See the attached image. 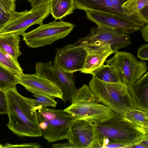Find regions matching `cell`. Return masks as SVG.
<instances>
[{
  "label": "cell",
  "instance_id": "obj_11",
  "mask_svg": "<svg viewBox=\"0 0 148 148\" xmlns=\"http://www.w3.org/2000/svg\"><path fill=\"white\" fill-rule=\"evenodd\" d=\"M76 42L80 45L109 44L114 54L119 49L128 47L131 43L129 34L98 25L92 28L87 36Z\"/></svg>",
  "mask_w": 148,
  "mask_h": 148
},
{
  "label": "cell",
  "instance_id": "obj_10",
  "mask_svg": "<svg viewBox=\"0 0 148 148\" xmlns=\"http://www.w3.org/2000/svg\"><path fill=\"white\" fill-rule=\"evenodd\" d=\"M36 74L54 83L63 92L62 100L69 101L71 97L77 89L75 85L73 73L65 72L55 67L49 61L37 62L35 64Z\"/></svg>",
  "mask_w": 148,
  "mask_h": 148
},
{
  "label": "cell",
  "instance_id": "obj_28",
  "mask_svg": "<svg viewBox=\"0 0 148 148\" xmlns=\"http://www.w3.org/2000/svg\"><path fill=\"white\" fill-rule=\"evenodd\" d=\"M16 147L25 148H40L42 147V146L39 144L36 143H31L18 145H14L7 144L4 146H3V148Z\"/></svg>",
  "mask_w": 148,
  "mask_h": 148
},
{
  "label": "cell",
  "instance_id": "obj_29",
  "mask_svg": "<svg viewBox=\"0 0 148 148\" xmlns=\"http://www.w3.org/2000/svg\"><path fill=\"white\" fill-rule=\"evenodd\" d=\"M51 0H27L32 8H35L49 3Z\"/></svg>",
  "mask_w": 148,
  "mask_h": 148
},
{
  "label": "cell",
  "instance_id": "obj_16",
  "mask_svg": "<svg viewBox=\"0 0 148 148\" xmlns=\"http://www.w3.org/2000/svg\"><path fill=\"white\" fill-rule=\"evenodd\" d=\"M80 45L87 52L85 63L80 71L81 73L85 74L92 75L104 64L108 57L113 53L109 44L92 43Z\"/></svg>",
  "mask_w": 148,
  "mask_h": 148
},
{
  "label": "cell",
  "instance_id": "obj_34",
  "mask_svg": "<svg viewBox=\"0 0 148 148\" xmlns=\"http://www.w3.org/2000/svg\"><path fill=\"white\" fill-rule=\"evenodd\" d=\"M137 1L138 8L140 11L148 6V0H137Z\"/></svg>",
  "mask_w": 148,
  "mask_h": 148
},
{
  "label": "cell",
  "instance_id": "obj_7",
  "mask_svg": "<svg viewBox=\"0 0 148 148\" xmlns=\"http://www.w3.org/2000/svg\"><path fill=\"white\" fill-rule=\"evenodd\" d=\"M50 13L49 3L35 8L29 11L15 10L9 12L8 20L0 29V36L17 35L23 36L31 26L42 24Z\"/></svg>",
  "mask_w": 148,
  "mask_h": 148
},
{
  "label": "cell",
  "instance_id": "obj_24",
  "mask_svg": "<svg viewBox=\"0 0 148 148\" xmlns=\"http://www.w3.org/2000/svg\"><path fill=\"white\" fill-rule=\"evenodd\" d=\"M93 76L107 82H119L118 79L108 64H104L92 75Z\"/></svg>",
  "mask_w": 148,
  "mask_h": 148
},
{
  "label": "cell",
  "instance_id": "obj_20",
  "mask_svg": "<svg viewBox=\"0 0 148 148\" xmlns=\"http://www.w3.org/2000/svg\"><path fill=\"white\" fill-rule=\"evenodd\" d=\"M123 116L139 127L143 135L148 134V111L134 109Z\"/></svg>",
  "mask_w": 148,
  "mask_h": 148
},
{
  "label": "cell",
  "instance_id": "obj_21",
  "mask_svg": "<svg viewBox=\"0 0 148 148\" xmlns=\"http://www.w3.org/2000/svg\"><path fill=\"white\" fill-rule=\"evenodd\" d=\"M18 79L14 73L0 65V90L4 92L16 87Z\"/></svg>",
  "mask_w": 148,
  "mask_h": 148
},
{
  "label": "cell",
  "instance_id": "obj_4",
  "mask_svg": "<svg viewBox=\"0 0 148 148\" xmlns=\"http://www.w3.org/2000/svg\"><path fill=\"white\" fill-rule=\"evenodd\" d=\"M69 102L71 105L64 110L75 119L101 122L116 115L110 108L97 102L88 86L86 84L77 89Z\"/></svg>",
  "mask_w": 148,
  "mask_h": 148
},
{
  "label": "cell",
  "instance_id": "obj_32",
  "mask_svg": "<svg viewBox=\"0 0 148 148\" xmlns=\"http://www.w3.org/2000/svg\"><path fill=\"white\" fill-rule=\"evenodd\" d=\"M142 33V37L146 42H148V23L139 29Z\"/></svg>",
  "mask_w": 148,
  "mask_h": 148
},
{
  "label": "cell",
  "instance_id": "obj_30",
  "mask_svg": "<svg viewBox=\"0 0 148 148\" xmlns=\"http://www.w3.org/2000/svg\"><path fill=\"white\" fill-rule=\"evenodd\" d=\"M9 17V13L7 14L0 10V29L6 23Z\"/></svg>",
  "mask_w": 148,
  "mask_h": 148
},
{
  "label": "cell",
  "instance_id": "obj_26",
  "mask_svg": "<svg viewBox=\"0 0 148 148\" xmlns=\"http://www.w3.org/2000/svg\"><path fill=\"white\" fill-rule=\"evenodd\" d=\"M8 114V102L5 92L0 90V114Z\"/></svg>",
  "mask_w": 148,
  "mask_h": 148
},
{
  "label": "cell",
  "instance_id": "obj_35",
  "mask_svg": "<svg viewBox=\"0 0 148 148\" xmlns=\"http://www.w3.org/2000/svg\"><path fill=\"white\" fill-rule=\"evenodd\" d=\"M131 148H148V147L145 146L144 145L139 144H138L133 145L131 147Z\"/></svg>",
  "mask_w": 148,
  "mask_h": 148
},
{
  "label": "cell",
  "instance_id": "obj_19",
  "mask_svg": "<svg viewBox=\"0 0 148 148\" xmlns=\"http://www.w3.org/2000/svg\"><path fill=\"white\" fill-rule=\"evenodd\" d=\"M20 37L17 35L0 36V48L17 60L21 54L19 49Z\"/></svg>",
  "mask_w": 148,
  "mask_h": 148
},
{
  "label": "cell",
  "instance_id": "obj_17",
  "mask_svg": "<svg viewBox=\"0 0 148 148\" xmlns=\"http://www.w3.org/2000/svg\"><path fill=\"white\" fill-rule=\"evenodd\" d=\"M127 88L135 108L148 111V72L134 85Z\"/></svg>",
  "mask_w": 148,
  "mask_h": 148
},
{
  "label": "cell",
  "instance_id": "obj_18",
  "mask_svg": "<svg viewBox=\"0 0 148 148\" xmlns=\"http://www.w3.org/2000/svg\"><path fill=\"white\" fill-rule=\"evenodd\" d=\"M49 4L50 13L55 20L72 14L76 8L74 0H51Z\"/></svg>",
  "mask_w": 148,
  "mask_h": 148
},
{
  "label": "cell",
  "instance_id": "obj_13",
  "mask_svg": "<svg viewBox=\"0 0 148 148\" xmlns=\"http://www.w3.org/2000/svg\"><path fill=\"white\" fill-rule=\"evenodd\" d=\"M129 0H74L76 8L110 13L127 18L145 20L141 14H132L122 7Z\"/></svg>",
  "mask_w": 148,
  "mask_h": 148
},
{
  "label": "cell",
  "instance_id": "obj_37",
  "mask_svg": "<svg viewBox=\"0 0 148 148\" xmlns=\"http://www.w3.org/2000/svg\"><path fill=\"white\" fill-rule=\"evenodd\" d=\"M3 148V145H2L1 144H0V148Z\"/></svg>",
  "mask_w": 148,
  "mask_h": 148
},
{
  "label": "cell",
  "instance_id": "obj_14",
  "mask_svg": "<svg viewBox=\"0 0 148 148\" xmlns=\"http://www.w3.org/2000/svg\"><path fill=\"white\" fill-rule=\"evenodd\" d=\"M18 84L27 90L42 93L63 99V92L59 86L53 82L36 75L23 74L17 76Z\"/></svg>",
  "mask_w": 148,
  "mask_h": 148
},
{
  "label": "cell",
  "instance_id": "obj_5",
  "mask_svg": "<svg viewBox=\"0 0 148 148\" xmlns=\"http://www.w3.org/2000/svg\"><path fill=\"white\" fill-rule=\"evenodd\" d=\"M39 126L43 138L52 143L67 139L72 121L75 119L64 110L36 106Z\"/></svg>",
  "mask_w": 148,
  "mask_h": 148
},
{
  "label": "cell",
  "instance_id": "obj_27",
  "mask_svg": "<svg viewBox=\"0 0 148 148\" xmlns=\"http://www.w3.org/2000/svg\"><path fill=\"white\" fill-rule=\"evenodd\" d=\"M137 58L143 60H148V44L142 45L138 49Z\"/></svg>",
  "mask_w": 148,
  "mask_h": 148
},
{
  "label": "cell",
  "instance_id": "obj_2",
  "mask_svg": "<svg viewBox=\"0 0 148 148\" xmlns=\"http://www.w3.org/2000/svg\"><path fill=\"white\" fill-rule=\"evenodd\" d=\"M94 140L92 148H102L103 140L106 138L110 142L119 143L129 148L139 144L143 139L140 128L122 116L116 115L107 120L91 121Z\"/></svg>",
  "mask_w": 148,
  "mask_h": 148
},
{
  "label": "cell",
  "instance_id": "obj_12",
  "mask_svg": "<svg viewBox=\"0 0 148 148\" xmlns=\"http://www.w3.org/2000/svg\"><path fill=\"white\" fill-rule=\"evenodd\" d=\"M87 52L81 45L76 42L56 49L53 61V65L63 71L74 73L83 69Z\"/></svg>",
  "mask_w": 148,
  "mask_h": 148
},
{
  "label": "cell",
  "instance_id": "obj_33",
  "mask_svg": "<svg viewBox=\"0 0 148 148\" xmlns=\"http://www.w3.org/2000/svg\"><path fill=\"white\" fill-rule=\"evenodd\" d=\"M104 148H129L125 145L115 142H110L106 145Z\"/></svg>",
  "mask_w": 148,
  "mask_h": 148
},
{
  "label": "cell",
  "instance_id": "obj_31",
  "mask_svg": "<svg viewBox=\"0 0 148 148\" xmlns=\"http://www.w3.org/2000/svg\"><path fill=\"white\" fill-rule=\"evenodd\" d=\"M52 146L56 148H77V147L73 144L69 142L66 143H58L53 144Z\"/></svg>",
  "mask_w": 148,
  "mask_h": 148
},
{
  "label": "cell",
  "instance_id": "obj_23",
  "mask_svg": "<svg viewBox=\"0 0 148 148\" xmlns=\"http://www.w3.org/2000/svg\"><path fill=\"white\" fill-rule=\"evenodd\" d=\"M33 95L35 99L29 98L32 104L35 106L41 105L46 107H56L58 101L55 99V97L42 93L32 92Z\"/></svg>",
  "mask_w": 148,
  "mask_h": 148
},
{
  "label": "cell",
  "instance_id": "obj_3",
  "mask_svg": "<svg viewBox=\"0 0 148 148\" xmlns=\"http://www.w3.org/2000/svg\"><path fill=\"white\" fill-rule=\"evenodd\" d=\"M88 86L97 102L124 116L135 109L127 87L120 82H109L92 76Z\"/></svg>",
  "mask_w": 148,
  "mask_h": 148
},
{
  "label": "cell",
  "instance_id": "obj_36",
  "mask_svg": "<svg viewBox=\"0 0 148 148\" xmlns=\"http://www.w3.org/2000/svg\"><path fill=\"white\" fill-rule=\"evenodd\" d=\"M14 4H15V3L16 1V0H10Z\"/></svg>",
  "mask_w": 148,
  "mask_h": 148
},
{
  "label": "cell",
  "instance_id": "obj_6",
  "mask_svg": "<svg viewBox=\"0 0 148 148\" xmlns=\"http://www.w3.org/2000/svg\"><path fill=\"white\" fill-rule=\"evenodd\" d=\"M105 62L118 78L127 87L132 86L148 70L146 63L139 61L131 53L118 51Z\"/></svg>",
  "mask_w": 148,
  "mask_h": 148
},
{
  "label": "cell",
  "instance_id": "obj_1",
  "mask_svg": "<svg viewBox=\"0 0 148 148\" xmlns=\"http://www.w3.org/2000/svg\"><path fill=\"white\" fill-rule=\"evenodd\" d=\"M7 100L8 128L19 136L38 137L42 135L36 106L29 98L20 94L16 87L5 92Z\"/></svg>",
  "mask_w": 148,
  "mask_h": 148
},
{
  "label": "cell",
  "instance_id": "obj_9",
  "mask_svg": "<svg viewBox=\"0 0 148 148\" xmlns=\"http://www.w3.org/2000/svg\"><path fill=\"white\" fill-rule=\"evenodd\" d=\"M86 12L88 19L97 25L128 34L139 30L148 23L142 19L127 18L107 12L90 10Z\"/></svg>",
  "mask_w": 148,
  "mask_h": 148
},
{
  "label": "cell",
  "instance_id": "obj_22",
  "mask_svg": "<svg viewBox=\"0 0 148 148\" xmlns=\"http://www.w3.org/2000/svg\"><path fill=\"white\" fill-rule=\"evenodd\" d=\"M0 65L9 69L16 75L24 73L23 71L16 60L0 48Z\"/></svg>",
  "mask_w": 148,
  "mask_h": 148
},
{
  "label": "cell",
  "instance_id": "obj_25",
  "mask_svg": "<svg viewBox=\"0 0 148 148\" xmlns=\"http://www.w3.org/2000/svg\"><path fill=\"white\" fill-rule=\"evenodd\" d=\"M16 5L10 0H0V10L7 14L15 10Z\"/></svg>",
  "mask_w": 148,
  "mask_h": 148
},
{
  "label": "cell",
  "instance_id": "obj_8",
  "mask_svg": "<svg viewBox=\"0 0 148 148\" xmlns=\"http://www.w3.org/2000/svg\"><path fill=\"white\" fill-rule=\"evenodd\" d=\"M39 25L23 36V40L29 47L37 48L51 44L69 35L75 26L63 21H54Z\"/></svg>",
  "mask_w": 148,
  "mask_h": 148
},
{
  "label": "cell",
  "instance_id": "obj_15",
  "mask_svg": "<svg viewBox=\"0 0 148 148\" xmlns=\"http://www.w3.org/2000/svg\"><path fill=\"white\" fill-rule=\"evenodd\" d=\"M91 120L75 119L70 124L67 139L77 148H92L94 138Z\"/></svg>",
  "mask_w": 148,
  "mask_h": 148
}]
</instances>
